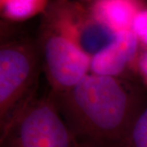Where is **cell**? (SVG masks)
I'll use <instances>...</instances> for the list:
<instances>
[{
    "instance_id": "obj_1",
    "label": "cell",
    "mask_w": 147,
    "mask_h": 147,
    "mask_svg": "<svg viewBox=\"0 0 147 147\" xmlns=\"http://www.w3.org/2000/svg\"><path fill=\"white\" fill-rule=\"evenodd\" d=\"M51 92L78 142L100 146L124 147L147 102L131 80L91 72L70 89Z\"/></svg>"
},
{
    "instance_id": "obj_2",
    "label": "cell",
    "mask_w": 147,
    "mask_h": 147,
    "mask_svg": "<svg viewBox=\"0 0 147 147\" xmlns=\"http://www.w3.org/2000/svg\"><path fill=\"white\" fill-rule=\"evenodd\" d=\"M42 66L38 47L27 40L4 41L0 47V131L36 96Z\"/></svg>"
},
{
    "instance_id": "obj_3",
    "label": "cell",
    "mask_w": 147,
    "mask_h": 147,
    "mask_svg": "<svg viewBox=\"0 0 147 147\" xmlns=\"http://www.w3.org/2000/svg\"><path fill=\"white\" fill-rule=\"evenodd\" d=\"M1 147H79L50 92L34 97L0 131Z\"/></svg>"
},
{
    "instance_id": "obj_4",
    "label": "cell",
    "mask_w": 147,
    "mask_h": 147,
    "mask_svg": "<svg viewBox=\"0 0 147 147\" xmlns=\"http://www.w3.org/2000/svg\"><path fill=\"white\" fill-rule=\"evenodd\" d=\"M38 47L51 92L57 93L70 89L90 73L91 58L51 25Z\"/></svg>"
},
{
    "instance_id": "obj_5",
    "label": "cell",
    "mask_w": 147,
    "mask_h": 147,
    "mask_svg": "<svg viewBox=\"0 0 147 147\" xmlns=\"http://www.w3.org/2000/svg\"><path fill=\"white\" fill-rule=\"evenodd\" d=\"M139 43L131 30L119 32L115 42L91 59L90 72L106 76H120L127 65L137 61Z\"/></svg>"
},
{
    "instance_id": "obj_6",
    "label": "cell",
    "mask_w": 147,
    "mask_h": 147,
    "mask_svg": "<svg viewBox=\"0 0 147 147\" xmlns=\"http://www.w3.org/2000/svg\"><path fill=\"white\" fill-rule=\"evenodd\" d=\"M141 10L138 0H96L91 13L97 20L120 32L131 30L133 21Z\"/></svg>"
},
{
    "instance_id": "obj_7",
    "label": "cell",
    "mask_w": 147,
    "mask_h": 147,
    "mask_svg": "<svg viewBox=\"0 0 147 147\" xmlns=\"http://www.w3.org/2000/svg\"><path fill=\"white\" fill-rule=\"evenodd\" d=\"M43 0H1L2 11L11 20L28 18L42 7Z\"/></svg>"
},
{
    "instance_id": "obj_8",
    "label": "cell",
    "mask_w": 147,
    "mask_h": 147,
    "mask_svg": "<svg viewBox=\"0 0 147 147\" xmlns=\"http://www.w3.org/2000/svg\"><path fill=\"white\" fill-rule=\"evenodd\" d=\"M124 147H147V102L134 121Z\"/></svg>"
},
{
    "instance_id": "obj_9",
    "label": "cell",
    "mask_w": 147,
    "mask_h": 147,
    "mask_svg": "<svg viewBox=\"0 0 147 147\" xmlns=\"http://www.w3.org/2000/svg\"><path fill=\"white\" fill-rule=\"evenodd\" d=\"M131 30L136 34L139 42L147 48V8L138 12L132 23Z\"/></svg>"
},
{
    "instance_id": "obj_10",
    "label": "cell",
    "mask_w": 147,
    "mask_h": 147,
    "mask_svg": "<svg viewBox=\"0 0 147 147\" xmlns=\"http://www.w3.org/2000/svg\"><path fill=\"white\" fill-rule=\"evenodd\" d=\"M137 69L142 81L147 85V48L139 52L137 59Z\"/></svg>"
},
{
    "instance_id": "obj_11",
    "label": "cell",
    "mask_w": 147,
    "mask_h": 147,
    "mask_svg": "<svg viewBox=\"0 0 147 147\" xmlns=\"http://www.w3.org/2000/svg\"><path fill=\"white\" fill-rule=\"evenodd\" d=\"M79 147H106V146H96V145H91V144H84V143H79Z\"/></svg>"
}]
</instances>
